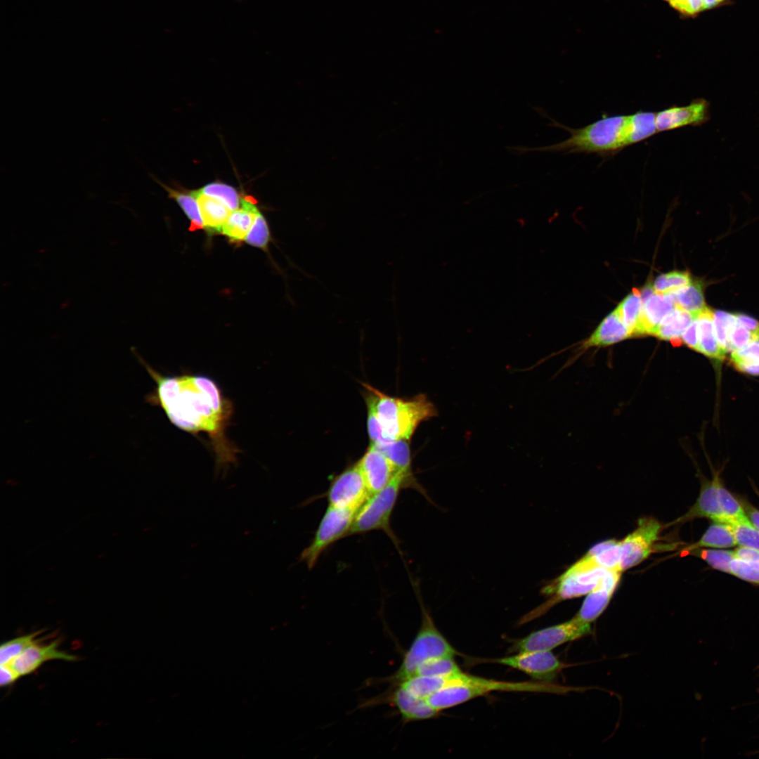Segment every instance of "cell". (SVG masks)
I'll list each match as a JSON object with an SVG mask.
<instances>
[{"label": "cell", "mask_w": 759, "mask_h": 759, "mask_svg": "<svg viewBox=\"0 0 759 759\" xmlns=\"http://www.w3.org/2000/svg\"><path fill=\"white\" fill-rule=\"evenodd\" d=\"M135 354L156 384L146 402L161 408L179 429L205 434L219 467L235 462L240 449L226 436L233 408L217 383L201 374L162 375Z\"/></svg>", "instance_id": "cell-1"}, {"label": "cell", "mask_w": 759, "mask_h": 759, "mask_svg": "<svg viewBox=\"0 0 759 759\" xmlns=\"http://www.w3.org/2000/svg\"><path fill=\"white\" fill-rule=\"evenodd\" d=\"M552 120L551 126L562 128L570 136L559 143L537 148L516 146L509 148L512 153L564 152L566 153L597 154L603 157L613 156L626 148L627 126L629 115L604 116L579 129H572Z\"/></svg>", "instance_id": "cell-2"}, {"label": "cell", "mask_w": 759, "mask_h": 759, "mask_svg": "<svg viewBox=\"0 0 759 759\" xmlns=\"http://www.w3.org/2000/svg\"><path fill=\"white\" fill-rule=\"evenodd\" d=\"M363 385L365 398L372 404L385 439L410 440L422 422L438 415L435 406L423 394L406 399L389 396L368 384Z\"/></svg>", "instance_id": "cell-3"}, {"label": "cell", "mask_w": 759, "mask_h": 759, "mask_svg": "<svg viewBox=\"0 0 759 759\" xmlns=\"http://www.w3.org/2000/svg\"><path fill=\"white\" fill-rule=\"evenodd\" d=\"M573 689V687L553 682L496 680L461 671L449 675L446 686L427 700L435 710L441 712L493 692L564 694Z\"/></svg>", "instance_id": "cell-4"}, {"label": "cell", "mask_w": 759, "mask_h": 759, "mask_svg": "<svg viewBox=\"0 0 759 759\" xmlns=\"http://www.w3.org/2000/svg\"><path fill=\"white\" fill-rule=\"evenodd\" d=\"M609 571L588 552L559 577L542 588L541 593L547 600L526 614L521 622L542 616L562 601L588 595Z\"/></svg>", "instance_id": "cell-5"}, {"label": "cell", "mask_w": 759, "mask_h": 759, "mask_svg": "<svg viewBox=\"0 0 759 759\" xmlns=\"http://www.w3.org/2000/svg\"><path fill=\"white\" fill-rule=\"evenodd\" d=\"M405 488H414L424 495L427 494L415 477L396 472L386 486L370 495L357 510L349 535L382 531L396 543L397 540L390 526V519L400 491Z\"/></svg>", "instance_id": "cell-6"}, {"label": "cell", "mask_w": 759, "mask_h": 759, "mask_svg": "<svg viewBox=\"0 0 759 759\" xmlns=\"http://www.w3.org/2000/svg\"><path fill=\"white\" fill-rule=\"evenodd\" d=\"M422 609L420 628L406 651L397 670L383 679L391 685L398 684L415 674L419 667L432 659L458 654L455 649L436 626L433 618L420 600Z\"/></svg>", "instance_id": "cell-7"}, {"label": "cell", "mask_w": 759, "mask_h": 759, "mask_svg": "<svg viewBox=\"0 0 759 759\" xmlns=\"http://www.w3.org/2000/svg\"><path fill=\"white\" fill-rule=\"evenodd\" d=\"M356 512L328 505L309 545L300 555L312 569L323 552L339 539L349 535Z\"/></svg>", "instance_id": "cell-8"}, {"label": "cell", "mask_w": 759, "mask_h": 759, "mask_svg": "<svg viewBox=\"0 0 759 759\" xmlns=\"http://www.w3.org/2000/svg\"><path fill=\"white\" fill-rule=\"evenodd\" d=\"M590 632V623L575 616L569 621L533 631L526 637L517 640L511 646V650L516 653L552 651L564 643L581 638Z\"/></svg>", "instance_id": "cell-9"}, {"label": "cell", "mask_w": 759, "mask_h": 759, "mask_svg": "<svg viewBox=\"0 0 759 759\" xmlns=\"http://www.w3.org/2000/svg\"><path fill=\"white\" fill-rule=\"evenodd\" d=\"M520 670L533 680L552 682L569 665L562 662L552 651H528L488 660Z\"/></svg>", "instance_id": "cell-10"}, {"label": "cell", "mask_w": 759, "mask_h": 759, "mask_svg": "<svg viewBox=\"0 0 759 759\" xmlns=\"http://www.w3.org/2000/svg\"><path fill=\"white\" fill-rule=\"evenodd\" d=\"M370 495L356 462L335 476L326 492L328 505L354 512Z\"/></svg>", "instance_id": "cell-11"}, {"label": "cell", "mask_w": 759, "mask_h": 759, "mask_svg": "<svg viewBox=\"0 0 759 759\" xmlns=\"http://www.w3.org/2000/svg\"><path fill=\"white\" fill-rule=\"evenodd\" d=\"M661 524L653 517L638 520L637 528L621 541L622 571L646 559L653 552L661 533Z\"/></svg>", "instance_id": "cell-12"}, {"label": "cell", "mask_w": 759, "mask_h": 759, "mask_svg": "<svg viewBox=\"0 0 759 759\" xmlns=\"http://www.w3.org/2000/svg\"><path fill=\"white\" fill-rule=\"evenodd\" d=\"M387 703L395 708L404 722L425 720L436 718L440 712L435 710L427 699L417 697L398 685H392L382 696L367 702L371 706Z\"/></svg>", "instance_id": "cell-13"}, {"label": "cell", "mask_w": 759, "mask_h": 759, "mask_svg": "<svg viewBox=\"0 0 759 759\" xmlns=\"http://www.w3.org/2000/svg\"><path fill=\"white\" fill-rule=\"evenodd\" d=\"M708 117V102L703 98H696L687 105H673L656 112L655 122L659 133L687 126H699Z\"/></svg>", "instance_id": "cell-14"}, {"label": "cell", "mask_w": 759, "mask_h": 759, "mask_svg": "<svg viewBox=\"0 0 759 759\" xmlns=\"http://www.w3.org/2000/svg\"><path fill=\"white\" fill-rule=\"evenodd\" d=\"M356 463L371 495L386 486L397 472L390 460L372 444Z\"/></svg>", "instance_id": "cell-15"}, {"label": "cell", "mask_w": 759, "mask_h": 759, "mask_svg": "<svg viewBox=\"0 0 759 759\" xmlns=\"http://www.w3.org/2000/svg\"><path fill=\"white\" fill-rule=\"evenodd\" d=\"M58 642L54 640L46 644L34 643L26 649L11 664L20 676L30 675L44 663L54 660L75 661L78 657L59 649Z\"/></svg>", "instance_id": "cell-16"}, {"label": "cell", "mask_w": 759, "mask_h": 759, "mask_svg": "<svg viewBox=\"0 0 759 759\" xmlns=\"http://www.w3.org/2000/svg\"><path fill=\"white\" fill-rule=\"evenodd\" d=\"M621 571H609L586 596L576 616L592 623L605 610L621 578Z\"/></svg>", "instance_id": "cell-17"}, {"label": "cell", "mask_w": 759, "mask_h": 759, "mask_svg": "<svg viewBox=\"0 0 759 759\" xmlns=\"http://www.w3.org/2000/svg\"><path fill=\"white\" fill-rule=\"evenodd\" d=\"M676 308L670 294L654 293L644 303L636 336L653 335L663 319Z\"/></svg>", "instance_id": "cell-18"}, {"label": "cell", "mask_w": 759, "mask_h": 759, "mask_svg": "<svg viewBox=\"0 0 759 759\" xmlns=\"http://www.w3.org/2000/svg\"><path fill=\"white\" fill-rule=\"evenodd\" d=\"M720 484L718 476H715L711 481L703 484L696 502L677 522H683L696 517H706L713 521L724 523L725 517L718 493Z\"/></svg>", "instance_id": "cell-19"}, {"label": "cell", "mask_w": 759, "mask_h": 759, "mask_svg": "<svg viewBox=\"0 0 759 759\" xmlns=\"http://www.w3.org/2000/svg\"><path fill=\"white\" fill-rule=\"evenodd\" d=\"M240 205L241 207L231 212L221 231L232 242L245 241L259 210L250 197L242 198Z\"/></svg>", "instance_id": "cell-20"}, {"label": "cell", "mask_w": 759, "mask_h": 759, "mask_svg": "<svg viewBox=\"0 0 759 759\" xmlns=\"http://www.w3.org/2000/svg\"><path fill=\"white\" fill-rule=\"evenodd\" d=\"M190 193L197 200L204 229L209 235L221 233L232 210L221 200L199 190Z\"/></svg>", "instance_id": "cell-21"}, {"label": "cell", "mask_w": 759, "mask_h": 759, "mask_svg": "<svg viewBox=\"0 0 759 759\" xmlns=\"http://www.w3.org/2000/svg\"><path fill=\"white\" fill-rule=\"evenodd\" d=\"M631 337L630 330L614 309L602 320L590 337L582 344V348L609 346Z\"/></svg>", "instance_id": "cell-22"}, {"label": "cell", "mask_w": 759, "mask_h": 759, "mask_svg": "<svg viewBox=\"0 0 759 759\" xmlns=\"http://www.w3.org/2000/svg\"><path fill=\"white\" fill-rule=\"evenodd\" d=\"M699 329V350L707 357L716 361H722L725 353L721 349L715 333L713 324V311L708 307L696 318Z\"/></svg>", "instance_id": "cell-23"}, {"label": "cell", "mask_w": 759, "mask_h": 759, "mask_svg": "<svg viewBox=\"0 0 759 759\" xmlns=\"http://www.w3.org/2000/svg\"><path fill=\"white\" fill-rule=\"evenodd\" d=\"M410 443V440L408 439H396L386 440L377 444H370L380 450L390 460L397 472L415 477L412 470Z\"/></svg>", "instance_id": "cell-24"}, {"label": "cell", "mask_w": 759, "mask_h": 759, "mask_svg": "<svg viewBox=\"0 0 759 759\" xmlns=\"http://www.w3.org/2000/svg\"><path fill=\"white\" fill-rule=\"evenodd\" d=\"M695 318L689 313L676 307L668 314L655 330L653 335L669 340L674 345L682 343L681 337Z\"/></svg>", "instance_id": "cell-25"}, {"label": "cell", "mask_w": 759, "mask_h": 759, "mask_svg": "<svg viewBox=\"0 0 759 759\" xmlns=\"http://www.w3.org/2000/svg\"><path fill=\"white\" fill-rule=\"evenodd\" d=\"M670 294L676 307L689 313L695 318L708 308L705 302L702 281H692L688 285Z\"/></svg>", "instance_id": "cell-26"}, {"label": "cell", "mask_w": 759, "mask_h": 759, "mask_svg": "<svg viewBox=\"0 0 759 759\" xmlns=\"http://www.w3.org/2000/svg\"><path fill=\"white\" fill-rule=\"evenodd\" d=\"M656 112L638 111L630 115L626 135V146L643 141L659 133L656 126Z\"/></svg>", "instance_id": "cell-27"}, {"label": "cell", "mask_w": 759, "mask_h": 759, "mask_svg": "<svg viewBox=\"0 0 759 759\" xmlns=\"http://www.w3.org/2000/svg\"><path fill=\"white\" fill-rule=\"evenodd\" d=\"M737 545L733 531L729 524L714 521L703 533L699 541L688 546L684 552L704 547L725 548Z\"/></svg>", "instance_id": "cell-28"}, {"label": "cell", "mask_w": 759, "mask_h": 759, "mask_svg": "<svg viewBox=\"0 0 759 759\" xmlns=\"http://www.w3.org/2000/svg\"><path fill=\"white\" fill-rule=\"evenodd\" d=\"M685 20L694 19L701 14L725 6H732L733 0H662Z\"/></svg>", "instance_id": "cell-29"}, {"label": "cell", "mask_w": 759, "mask_h": 759, "mask_svg": "<svg viewBox=\"0 0 759 759\" xmlns=\"http://www.w3.org/2000/svg\"><path fill=\"white\" fill-rule=\"evenodd\" d=\"M642 301L640 290L634 288L615 309L620 318L630 330L632 337L636 336Z\"/></svg>", "instance_id": "cell-30"}, {"label": "cell", "mask_w": 759, "mask_h": 759, "mask_svg": "<svg viewBox=\"0 0 759 759\" xmlns=\"http://www.w3.org/2000/svg\"><path fill=\"white\" fill-rule=\"evenodd\" d=\"M159 183H160V182ZM160 184L165 188L169 194V197L177 202L188 219L190 221V230L204 229L197 200L190 191L189 193L181 192L168 187L164 184Z\"/></svg>", "instance_id": "cell-31"}, {"label": "cell", "mask_w": 759, "mask_h": 759, "mask_svg": "<svg viewBox=\"0 0 759 759\" xmlns=\"http://www.w3.org/2000/svg\"><path fill=\"white\" fill-rule=\"evenodd\" d=\"M41 631L15 637L4 642L0 647V665L11 664L26 649L39 641Z\"/></svg>", "instance_id": "cell-32"}, {"label": "cell", "mask_w": 759, "mask_h": 759, "mask_svg": "<svg viewBox=\"0 0 759 759\" xmlns=\"http://www.w3.org/2000/svg\"><path fill=\"white\" fill-rule=\"evenodd\" d=\"M461 671V668L455 660V656H446L428 660L419 667L414 676L443 677Z\"/></svg>", "instance_id": "cell-33"}, {"label": "cell", "mask_w": 759, "mask_h": 759, "mask_svg": "<svg viewBox=\"0 0 759 759\" xmlns=\"http://www.w3.org/2000/svg\"><path fill=\"white\" fill-rule=\"evenodd\" d=\"M692 281L689 272L673 271L656 277L652 286L656 293L668 294L688 285Z\"/></svg>", "instance_id": "cell-34"}, {"label": "cell", "mask_w": 759, "mask_h": 759, "mask_svg": "<svg viewBox=\"0 0 759 759\" xmlns=\"http://www.w3.org/2000/svg\"><path fill=\"white\" fill-rule=\"evenodd\" d=\"M734 535L737 545L759 550V531L748 517L728 524Z\"/></svg>", "instance_id": "cell-35"}, {"label": "cell", "mask_w": 759, "mask_h": 759, "mask_svg": "<svg viewBox=\"0 0 759 759\" xmlns=\"http://www.w3.org/2000/svg\"><path fill=\"white\" fill-rule=\"evenodd\" d=\"M271 231L266 218L258 210L252 226L247 233L245 242L254 247L267 251L271 242Z\"/></svg>", "instance_id": "cell-36"}, {"label": "cell", "mask_w": 759, "mask_h": 759, "mask_svg": "<svg viewBox=\"0 0 759 759\" xmlns=\"http://www.w3.org/2000/svg\"><path fill=\"white\" fill-rule=\"evenodd\" d=\"M689 554L701 558L711 567L730 573V562L736 558L734 551L696 548Z\"/></svg>", "instance_id": "cell-37"}, {"label": "cell", "mask_w": 759, "mask_h": 759, "mask_svg": "<svg viewBox=\"0 0 759 759\" xmlns=\"http://www.w3.org/2000/svg\"><path fill=\"white\" fill-rule=\"evenodd\" d=\"M199 191L221 200L232 211L240 207L241 199L235 188L231 186L216 181L205 185Z\"/></svg>", "instance_id": "cell-38"}, {"label": "cell", "mask_w": 759, "mask_h": 759, "mask_svg": "<svg viewBox=\"0 0 759 759\" xmlns=\"http://www.w3.org/2000/svg\"><path fill=\"white\" fill-rule=\"evenodd\" d=\"M720 505L725 517V524L744 518L746 516L741 504L720 484L718 490Z\"/></svg>", "instance_id": "cell-39"}, {"label": "cell", "mask_w": 759, "mask_h": 759, "mask_svg": "<svg viewBox=\"0 0 759 759\" xmlns=\"http://www.w3.org/2000/svg\"><path fill=\"white\" fill-rule=\"evenodd\" d=\"M737 321L734 313L721 310L713 311V324L718 342L726 354L728 351V334L729 329Z\"/></svg>", "instance_id": "cell-40"}, {"label": "cell", "mask_w": 759, "mask_h": 759, "mask_svg": "<svg viewBox=\"0 0 759 759\" xmlns=\"http://www.w3.org/2000/svg\"><path fill=\"white\" fill-rule=\"evenodd\" d=\"M730 574L759 585V564L734 559L729 564Z\"/></svg>", "instance_id": "cell-41"}, {"label": "cell", "mask_w": 759, "mask_h": 759, "mask_svg": "<svg viewBox=\"0 0 759 759\" xmlns=\"http://www.w3.org/2000/svg\"><path fill=\"white\" fill-rule=\"evenodd\" d=\"M755 338V334L741 325L737 320L729 331L728 351L742 349Z\"/></svg>", "instance_id": "cell-42"}, {"label": "cell", "mask_w": 759, "mask_h": 759, "mask_svg": "<svg viewBox=\"0 0 759 759\" xmlns=\"http://www.w3.org/2000/svg\"><path fill=\"white\" fill-rule=\"evenodd\" d=\"M759 361V335L742 349L731 353V360Z\"/></svg>", "instance_id": "cell-43"}, {"label": "cell", "mask_w": 759, "mask_h": 759, "mask_svg": "<svg viewBox=\"0 0 759 759\" xmlns=\"http://www.w3.org/2000/svg\"><path fill=\"white\" fill-rule=\"evenodd\" d=\"M682 342L689 348L696 351L699 350V329L696 318L688 325L681 337Z\"/></svg>", "instance_id": "cell-44"}, {"label": "cell", "mask_w": 759, "mask_h": 759, "mask_svg": "<svg viewBox=\"0 0 759 759\" xmlns=\"http://www.w3.org/2000/svg\"><path fill=\"white\" fill-rule=\"evenodd\" d=\"M736 368L744 373L759 376V361L731 360Z\"/></svg>", "instance_id": "cell-45"}, {"label": "cell", "mask_w": 759, "mask_h": 759, "mask_svg": "<svg viewBox=\"0 0 759 759\" xmlns=\"http://www.w3.org/2000/svg\"><path fill=\"white\" fill-rule=\"evenodd\" d=\"M20 677V675L16 672V670L12 667L11 664L0 665L1 687H7L13 684Z\"/></svg>", "instance_id": "cell-46"}, {"label": "cell", "mask_w": 759, "mask_h": 759, "mask_svg": "<svg viewBox=\"0 0 759 759\" xmlns=\"http://www.w3.org/2000/svg\"><path fill=\"white\" fill-rule=\"evenodd\" d=\"M734 551L736 558L750 562L759 564V550L751 547L741 546Z\"/></svg>", "instance_id": "cell-47"}, {"label": "cell", "mask_w": 759, "mask_h": 759, "mask_svg": "<svg viewBox=\"0 0 759 759\" xmlns=\"http://www.w3.org/2000/svg\"><path fill=\"white\" fill-rule=\"evenodd\" d=\"M737 321L744 327L753 332L755 337L759 335V322L755 318L743 313H734Z\"/></svg>", "instance_id": "cell-48"}, {"label": "cell", "mask_w": 759, "mask_h": 759, "mask_svg": "<svg viewBox=\"0 0 759 759\" xmlns=\"http://www.w3.org/2000/svg\"><path fill=\"white\" fill-rule=\"evenodd\" d=\"M743 507L751 522L759 531V510L748 503H744Z\"/></svg>", "instance_id": "cell-49"}]
</instances>
